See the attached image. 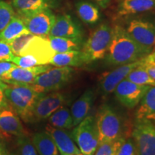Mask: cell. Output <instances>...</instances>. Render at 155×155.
<instances>
[{"mask_svg": "<svg viewBox=\"0 0 155 155\" xmlns=\"http://www.w3.org/2000/svg\"><path fill=\"white\" fill-rule=\"evenodd\" d=\"M148 54L128 34L124 28L116 25L106 55V62L110 65H122L146 57Z\"/></svg>", "mask_w": 155, "mask_h": 155, "instance_id": "1", "label": "cell"}, {"mask_svg": "<svg viewBox=\"0 0 155 155\" xmlns=\"http://www.w3.org/2000/svg\"><path fill=\"white\" fill-rule=\"evenodd\" d=\"M5 94L8 104L25 122H32V110L41 94H38L29 84L9 85Z\"/></svg>", "mask_w": 155, "mask_h": 155, "instance_id": "2", "label": "cell"}, {"mask_svg": "<svg viewBox=\"0 0 155 155\" xmlns=\"http://www.w3.org/2000/svg\"><path fill=\"white\" fill-rule=\"evenodd\" d=\"M111 36L112 29L107 24L101 25L90 35L81 50L85 64H89L105 57Z\"/></svg>", "mask_w": 155, "mask_h": 155, "instance_id": "3", "label": "cell"}, {"mask_svg": "<svg viewBox=\"0 0 155 155\" xmlns=\"http://www.w3.org/2000/svg\"><path fill=\"white\" fill-rule=\"evenodd\" d=\"M74 73L72 67L52 68L36 77L30 86L38 94H46L59 90L69 82Z\"/></svg>", "mask_w": 155, "mask_h": 155, "instance_id": "4", "label": "cell"}, {"mask_svg": "<svg viewBox=\"0 0 155 155\" xmlns=\"http://www.w3.org/2000/svg\"><path fill=\"white\" fill-rule=\"evenodd\" d=\"M99 144L116 140L122 136V121L115 110L104 104L98 110L96 118Z\"/></svg>", "mask_w": 155, "mask_h": 155, "instance_id": "5", "label": "cell"}, {"mask_svg": "<svg viewBox=\"0 0 155 155\" xmlns=\"http://www.w3.org/2000/svg\"><path fill=\"white\" fill-rule=\"evenodd\" d=\"M72 131V138L83 155H94L99 144L96 118L86 116Z\"/></svg>", "mask_w": 155, "mask_h": 155, "instance_id": "6", "label": "cell"}, {"mask_svg": "<svg viewBox=\"0 0 155 155\" xmlns=\"http://www.w3.org/2000/svg\"><path fill=\"white\" fill-rule=\"evenodd\" d=\"M137 155H155V125L145 120H136L132 133Z\"/></svg>", "mask_w": 155, "mask_h": 155, "instance_id": "7", "label": "cell"}, {"mask_svg": "<svg viewBox=\"0 0 155 155\" xmlns=\"http://www.w3.org/2000/svg\"><path fill=\"white\" fill-rule=\"evenodd\" d=\"M126 30L148 55L155 51V27L152 23L141 19H133Z\"/></svg>", "mask_w": 155, "mask_h": 155, "instance_id": "8", "label": "cell"}, {"mask_svg": "<svg viewBox=\"0 0 155 155\" xmlns=\"http://www.w3.org/2000/svg\"><path fill=\"white\" fill-rule=\"evenodd\" d=\"M66 101V97L60 92L41 94L32 110V122L48 119L58 108H61Z\"/></svg>", "mask_w": 155, "mask_h": 155, "instance_id": "9", "label": "cell"}, {"mask_svg": "<svg viewBox=\"0 0 155 155\" xmlns=\"http://www.w3.org/2000/svg\"><path fill=\"white\" fill-rule=\"evenodd\" d=\"M150 86L139 85L124 79L119 83L114 90L116 100L122 106L133 108L140 102Z\"/></svg>", "mask_w": 155, "mask_h": 155, "instance_id": "10", "label": "cell"}, {"mask_svg": "<svg viewBox=\"0 0 155 155\" xmlns=\"http://www.w3.org/2000/svg\"><path fill=\"white\" fill-rule=\"evenodd\" d=\"M55 53L50 45L48 37L35 35L23 48L19 56H32L38 62L39 65H42L50 64Z\"/></svg>", "mask_w": 155, "mask_h": 155, "instance_id": "11", "label": "cell"}, {"mask_svg": "<svg viewBox=\"0 0 155 155\" xmlns=\"http://www.w3.org/2000/svg\"><path fill=\"white\" fill-rule=\"evenodd\" d=\"M55 17L53 12L50 9H46L22 19L31 34L35 36L48 37Z\"/></svg>", "mask_w": 155, "mask_h": 155, "instance_id": "12", "label": "cell"}, {"mask_svg": "<svg viewBox=\"0 0 155 155\" xmlns=\"http://www.w3.org/2000/svg\"><path fill=\"white\" fill-rule=\"evenodd\" d=\"M142 59L143 58H141V60L133 63L119 65L113 71L103 74L101 77L99 82L100 90L102 94L107 96L114 93L119 83L124 80L131 71L140 65L142 62Z\"/></svg>", "mask_w": 155, "mask_h": 155, "instance_id": "13", "label": "cell"}, {"mask_svg": "<svg viewBox=\"0 0 155 155\" xmlns=\"http://www.w3.org/2000/svg\"><path fill=\"white\" fill-rule=\"evenodd\" d=\"M51 65H42L31 68L17 66L0 79L9 85L31 84L36 77L52 68Z\"/></svg>", "mask_w": 155, "mask_h": 155, "instance_id": "14", "label": "cell"}, {"mask_svg": "<svg viewBox=\"0 0 155 155\" xmlns=\"http://www.w3.org/2000/svg\"><path fill=\"white\" fill-rule=\"evenodd\" d=\"M0 132L17 137L28 136L18 115L10 106L0 109Z\"/></svg>", "mask_w": 155, "mask_h": 155, "instance_id": "15", "label": "cell"}, {"mask_svg": "<svg viewBox=\"0 0 155 155\" xmlns=\"http://www.w3.org/2000/svg\"><path fill=\"white\" fill-rule=\"evenodd\" d=\"M81 29L73 20L69 15L64 14L55 17V22L52 27L48 37L82 39Z\"/></svg>", "mask_w": 155, "mask_h": 155, "instance_id": "16", "label": "cell"}, {"mask_svg": "<svg viewBox=\"0 0 155 155\" xmlns=\"http://www.w3.org/2000/svg\"><path fill=\"white\" fill-rule=\"evenodd\" d=\"M45 131L51 136L61 154L83 155L72 137H71L65 129L53 127L48 124L45 127Z\"/></svg>", "mask_w": 155, "mask_h": 155, "instance_id": "17", "label": "cell"}, {"mask_svg": "<svg viewBox=\"0 0 155 155\" xmlns=\"http://www.w3.org/2000/svg\"><path fill=\"white\" fill-rule=\"evenodd\" d=\"M95 94L91 89H88L75 101L71 108L73 126L75 127L80 124L88 114L94 101Z\"/></svg>", "mask_w": 155, "mask_h": 155, "instance_id": "18", "label": "cell"}, {"mask_svg": "<svg viewBox=\"0 0 155 155\" xmlns=\"http://www.w3.org/2000/svg\"><path fill=\"white\" fill-rule=\"evenodd\" d=\"M136 120L155 121V86L147 90L136 111Z\"/></svg>", "mask_w": 155, "mask_h": 155, "instance_id": "19", "label": "cell"}, {"mask_svg": "<svg viewBox=\"0 0 155 155\" xmlns=\"http://www.w3.org/2000/svg\"><path fill=\"white\" fill-rule=\"evenodd\" d=\"M13 9L21 18L50 9V0H12Z\"/></svg>", "mask_w": 155, "mask_h": 155, "instance_id": "20", "label": "cell"}, {"mask_svg": "<svg viewBox=\"0 0 155 155\" xmlns=\"http://www.w3.org/2000/svg\"><path fill=\"white\" fill-rule=\"evenodd\" d=\"M155 8V0H122L117 13L119 16H127L146 12Z\"/></svg>", "mask_w": 155, "mask_h": 155, "instance_id": "21", "label": "cell"}, {"mask_svg": "<svg viewBox=\"0 0 155 155\" xmlns=\"http://www.w3.org/2000/svg\"><path fill=\"white\" fill-rule=\"evenodd\" d=\"M32 141L39 155H61L53 138L46 131L35 134Z\"/></svg>", "mask_w": 155, "mask_h": 155, "instance_id": "22", "label": "cell"}, {"mask_svg": "<svg viewBox=\"0 0 155 155\" xmlns=\"http://www.w3.org/2000/svg\"><path fill=\"white\" fill-rule=\"evenodd\" d=\"M28 33L30 32L25 25L22 19L16 14L6 28L0 32V40L9 43L17 37Z\"/></svg>", "mask_w": 155, "mask_h": 155, "instance_id": "23", "label": "cell"}, {"mask_svg": "<svg viewBox=\"0 0 155 155\" xmlns=\"http://www.w3.org/2000/svg\"><path fill=\"white\" fill-rule=\"evenodd\" d=\"M50 65L55 67H81L86 65L81 50L55 53L50 62Z\"/></svg>", "mask_w": 155, "mask_h": 155, "instance_id": "24", "label": "cell"}, {"mask_svg": "<svg viewBox=\"0 0 155 155\" xmlns=\"http://www.w3.org/2000/svg\"><path fill=\"white\" fill-rule=\"evenodd\" d=\"M50 45L56 53L81 50L82 48V39L48 37Z\"/></svg>", "mask_w": 155, "mask_h": 155, "instance_id": "25", "label": "cell"}, {"mask_svg": "<svg viewBox=\"0 0 155 155\" xmlns=\"http://www.w3.org/2000/svg\"><path fill=\"white\" fill-rule=\"evenodd\" d=\"M77 14L86 24H94L100 19V12L96 6L86 1H80L75 5Z\"/></svg>", "mask_w": 155, "mask_h": 155, "instance_id": "26", "label": "cell"}, {"mask_svg": "<svg viewBox=\"0 0 155 155\" xmlns=\"http://www.w3.org/2000/svg\"><path fill=\"white\" fill-rule=\"evenodd\" d=\"M48 119L50 125L58 129H69L74 127L71 111L66 107L58 108Z\"/></svg>", "mask_w": 155, "mask_h": 155, "instance_id": "27", "label": "cell"}, {"mask_svg": "<svg viewBox=\"0 0 155 155\" xmlns=\"http://www.w3.org/2000/svg\"><path fill=\"white\" fill-rule=\"evenodd\" d=\"M125 79L139 85L155 86V80L149 75L144 68L141 65V63L131 71Z\"/></svg>", "mask_w": 155, "mask_h": 155, "instance_id": "28", "label": "cell"}, {"mask_svg": "<svg viewBox=\"0 0 155 155\" xmlns=\"http://www.w3.org/2000/svg\"><path fill=\"white\" fill-rule=\"evenodd\" d=\"M124 139L125 137H121L116 140L101 143L94 155H116L118 149Z\"/></svg>", "mask_w": 155, "mask_h": 155, "instance_id": "29", "label": "cell"}, {"mask_svg": "<svg viewBox=\"0 0 155 155\" xmlns=\"http://www.w3.org/2000/svg\"><path fill=\"white\" fill-rule=\"evenodd\" d=\"M15 15V9L9 4L0 0V32L6 28Z\"/></svg>", "mask_w": 155, "mask_h": 155, "instance_id": "30", "label": "cell"}, {"mask_svg": "<svg viewBox=\"0 0 155 155\" xmlns=\"http://www.w3.org/2000/svg\"><path fill=\"white\" fill-rule=\"evenodd\" d=\"M34 36V35L31 33L24 34L17 37V38L14 39L12 41L9 42L8 44L10 46V48L13 54L16 56H19L20 55L21 51L23 50V48L27 45V44L30 42V40Z\"/></svg>", "mask_w": 155, "mask_h": 155, "instance_id": "31", "label": "cell"}, {"mask_svg": "<svg viewBox=\"0 0 155 155\" xmlns=\"http://www.w3.org/2000/svg\"><path fill=\"white\" fill-rule=\"evenodd\" d=\"M17 144L19 147V155H38L32 140L26 137H18Z\"/></svg>", "mask_w": 155, "mask_h": 155, "instance_id": "32", "label": "cell"}, {"mask_svg": "<svg viewBox=\"0 0 155 155\" xmlns=\"http://www.w3.org/2000/svg\"><path fill=\"white\" fill-rule=\"evenodd\" d=\"M116 155H137V148L132 139H125L116 152Z\"/></svg>", "mask_w": 155, "mask_h": 155, "instance_id": "33", "label": "cell"}, {"mask_svg": "<svg viewBox=\"0 0 155 155\" xmlns=\"http://www.w3.org/2000/svg\"><path fill=\"white\" fill-rule=\"evenodd\" d=\"M12 62L21 68H31L39 65L38 62L35 58L30 55H15Z\"/></svg>", "mask_w": 155, "mask_h": 155, "instance_id": "34", "label": "cell"}, {"mask_svg": "<svg viewBox=\"0 0 155 155\" xmlns=\"http://www.w3.org/2000/svg\"><path fill=\"white\" fill-rule=\"evenodd\" d=\"M15 55L7 42L0 40V62H12Z\"/></svg>", "mask_w": 155, "mask_h": 155, "instance_id": "35", "label": "cell"}, {"mask_svg": "<svg viewBox=\"0 0 155 155\" xmlns=\"http://www.w3.org/2000/svg\"><path fill=\"white\" fill-rule=\"evenodd\" d=\"M17 66V65H15V63H12L10 62H0V79L2 78L6 74H7L9 71Z\"/></svg>", "mask_w": 155, "mask_h": 155, "instance_id": "36", "label": "cell"}, {"mask_svg": "<svg viewBox=\"0 0 155 155\" xmlns=\"http://www.w3.org/2000/svg\"><path fill=\"white\" fill-rule=\"evenodd\" d=\"M7 83H5L4 81L0 80V109L7 107V106H9L7 101V98H6L5 94V88H7Z\"/></svg>", "mask_w": 155, "mask_h": 155, "instance_id": "37", "label": "cell"}, {"mask_svg": "<svg viewBox=\"0 0 155 155\" xmlns=\"http://www.w3.org/2000/svg\"><path fill=\"white\" fill-rule=\"evenodd\" d=\"M141 65L144 68V69L146 70L147 72L149 73V75H150L153 79L155 80V64L146 61H145L144 58H143Z\"/></svg>", "mask_w": 155, "mask_h": 155, "instance_id": "38", "label": "cell"}, {"mask_svg": "<svg viewBox=\"0 0 155 155\" xmlns=\"http://www.w3.org/2000/svg\"><path fill=\"white\" fill-rule=\"evenodd\" d=\"M145 61L147 62H150V63H152L155 64V51L153 53L149 54L148 55H147L146 57H144Z\"/></svg>", "mask_w": 155, "mask_h": 155, "instance_id": "39", "label": "cell"}, {"mask_svg": "<svg viewBox=\"0 0 155 155\" xmlns=\"http://www.w3.org/2000/svg\"><path fill=\"white\" fill-rule=\"evenodd\" d=\"M94 1H96L102 8H106L111 2V0H94Z\"/></svg>", "mask_w": 155, "mask_h": 155, "instance_id": "40", "label": "cell"}, {"mask_svg": "<svg viewBox=\"0 0 155 155\" xmlns=\"http://www.w3.org/2000/svg\"><path fill=\"white\" fill-rule=\"evenodd\" d=\"M6 153H7V152H6L4 147L0 144V155H6Z\"/></svg>", "mask_w": 155, "mask_h": 155, "instance_id": "41", "label": "cell"}, {"mask_svg": "<svg viewBox=\"0 0 155 155\" xmlns=\"http://www.w3.org/2000/svg\"><path fill=\"white\" fill-rule=\"evenodd\" d=\"M6 155H17L15 154H13V153H6Z\"/></svg>", "mask_w": 155, "mask_h": 155, "instance_id": "42", "label": "cell"}, {"mask_svg": "<svg viewBox=\"0 0 155 155\" xmlns=\"http://www.w3.org/2000/svg\"><path fill=\"white\" fill-rule=\"evenodd\" d=\"M61 155H76V154H61Z\"/></svg>", "mask_w": 155, "mask_h": 155, "instance_id": "43", "label": "cell"}]
</instances>
